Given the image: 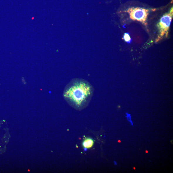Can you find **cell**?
Returning <instances> with one entry per match:
<instances>
[{
    "instance_id": "cell-1",
    "label": "cell",
    "mask_w": 173,
    "mask_h": 173,
    "mask_svg": "<svg viewBox=\"0 0 173 173\" xmlns=\"http://www.w3.org/2000/svg\"><path fill=\"white\" fill-rule=\"evenodd\" d=\"M94 89L88 81L74 78L66 86L63 96L65 99L76 108H82L87 105L93 95Z\"/></svg>"
},
{
    "instance_id": "cell-2",
    "label": "cell",
    "mask_w": 173,
    "mask_h": 173,
    "mask_svg": "<svg viewBox=\"0 0 173 173\" xmlns=\"http://www.w3.org/2000/svg\"><path fill=\"white\" fill-rule=\"evenodd\" d=\"M130 12L131 19L141 22H145L146 20L148 10L137 8L131 9Z\"/></svg>"
},
{
    "instance_id": "cell-3",
    "label": "cell",
    "mask_w": 173,
    "mask_h": 173,
    "mask_svg": "<svg viewBox=\"0 0 173 173\" xmlns=\"http://www.w3.org/2000/svg\"><path fill=\"white\" fill-rule=\"evenodd\" d=\"M172 21V17L169 15H165L160 20V25L162 28L167 29L168 28Z\"/></svg>"
},
{
    "instance_id": "cell-4",
    "label": "cell",
    "mask_w": 173,
    "mask_h": 173,
    "mask_svg": "<svg viewBox=\"0 0 173 173\" xmlns=\"http://www.w3.org/2000/svg\"><path fill=\"white\" fill-rule=\"evenodd\" d=\"M94 144L93 140L91 138H88L85 139L83 143V146L86 148H91Z\"/></svg>"
},
{
    "instance_id": "cell-5",
    "label": "cell",
    "mask_w": 173,
    "mask_h": 173,
    "mask_svg": "<svg viewBox=\"0 0 173 173\" xmlns=\"http://www.w3.org/2000/svg\"><path fill=\"white\" fill-rule=\"evenodd\" d=\"M126 117L128 121L130 123V125L131 126H133V123L132 120H131L130 114L126 113Z\"/></svg>"
},
{
    "instance_id": "cell-6",
    "label": "cell",
    "mask_w": 173,
    "mask_h": 173,
    "mask_svg": "<svg viewBox=\"0 0 173 173\" xmlns=\"http://www.w3.org/2000/svg\"><path fill=\"white\" fill-rule=\"evenodd\" d=\"M123 39L127 43H129L130 42L131 39L128 33L125 34L123 37Z\"/></svg>"
},
{
    "instance_id": "cell-7",
    "label": "cell",
    "mask_w": 173,
    "mask_h": 173,
    "mask_svg": "<svg viewBox=\"0 0 173 173\" xmlns=\"http://www.w3.org/2000/svg\"><path fill=\"white\" fill-rule=\"evenodd\" d=\"M114 163L115 165H117V162L116 161H114Z\"/></svg>"
}]
</instances>
